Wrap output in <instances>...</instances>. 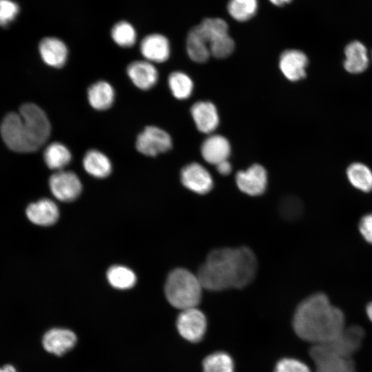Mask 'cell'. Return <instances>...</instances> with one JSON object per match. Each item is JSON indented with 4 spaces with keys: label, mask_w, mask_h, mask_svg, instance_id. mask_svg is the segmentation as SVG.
<instances>
[{
    "label": "cell",
    "mask_w": 372,
    "mask_h": 372,
    "mask_svg": "<svg viewBox=\"0 0 372 372\" xmlns=\"http://www.w3.org/2000/svg\"><path fill=\"white\" fill-rule=\"evenodd\" d=\"M203 289L197 274L179 268L169 274L165 285V293L171 305L184 310L197 307L201 300Z\"/></svg>",
    "instance_id": "obj_4"
},
{
    "label": "cell",
    "mask_w": 372,
    "mask_h": 372,
    "mask_svg": "<svg viewBox=\"0 0 372 372\" xmlns=\"http://www.w3.org/2000/svg\"><path fill=\"white\" fill-rule=\"evenodd\" d=\"M39 51L45 64L55 68H62L66 63L68 50L65 43L56 37H45L39 45Z\"/></svg>",
    "instance_id": "obj_17"
},
{
    "label": "cell",
    "mask_w": 372,
    "mask_h": 372,
    "mask_svg": "<svg viewBox=\"0 0 372 372\" xmlns=\"http://www.w3.org/2000/svg\"><path fill=\"white\" fill-rule=\"evenodd\" d=\"M140 52L146 61L152 63H163L169 57V42L163 34H151L141 41Z\"/></svg>",
    "instance_id": "obj_15"
},
{
    "label": "cell",
    "mask_w": 372,
    "mask_h": 372,
    "mask_svg": "<svg viewBox=\"0 0 372 372\" xmlns=\"http://www.w3.org/2000/svg\"><path fill=\"white\" fill-rule=\"evenodd\" d=\"M234 41L229 34L220 39L209 45L210 53L217 59L229 56L234 51Z\"/></svg>",
    "instance_id": "obj_31"
},
{
    "label": "cell",
    "mask_w": 372,
    "mask_h": 372,
    "mask_svg": "<svg viewBox=\"0 0 372 372\" xmlns=\"http://www.w3.org/2000/svg\"><path fill=\"white\" fill-rule=\"evenodd\" d=\"M76 340L75 333L71 330L53 328L45 333L42 344L46 351L56 355H62L74 347Z\"/></svg>",
    "instance_id": "obj_12"
},
{
    "label": "cell",
    "mask_w": 372,
    "mask_h": 372,
    "mask_svg": "<svg viewBox=\"0 0 372 372\" xmlns=\"http://www.w3.org/2000/svg\"><path fill=\"white\" fill-rule=\"evenodd\" d=\"M258 9L257 0H229L227 10L231 17L240 22L251 19Z\"/></svg>",
    "instance_id": "obj_29"
},
{
    "label": "cell",
    "mask_w": 372,
    "mask_h": 372,
    "mask_svg": "<svg viewBox=\"0 0 372 372\" xmlns=\"http://www.w3.org/2000/svg\"><path fill=\"white\" fill-rule=\"evenodd\" d=\"M256 270V258L250 249L225 247L209 253L197 276L203 289L221 291L247 286Z\"/></svg>",
    "instance_id": "obj_1"
},
{
    "label": "cell",
    "mask_w": 372,
    "mask_h": 372,
    "mask_svg": "<svg viewBox=\"0 0 372 372\" xmlns=\"http://www.w3.org/2000/svg\"><path fill=\"white\" fill-rule=\"evenodd\" d=\"M135 145L141 154L155 156L170 150L172 147V140L170 135L163 129L149 125L137 136Z\"/></svg>",
    "instance_id": "obj_6"
},
{
    "label": "cell",
    "mask_w": 372,
    "mask_h": 372,
    "mask_svg": "<svg viewBox=\"0 0 372 372\" xmlns=\"http://www.w3.org/2000/svg\"><path fill=\"white\" fill-rule=\"evenodd\" d=\"M113 41L122 48H130L136 41V32L130 23L121 21L116 23L111 30Z\"/></svg>",
    "instance_id": "obj_30"
},
{
    "label": "cell",
    "mask_w": 372,
    "mask_h": 372,
    "mask_svg": "<svg viewBox=\"0 0 372 372\" xmlns=\"http://www.w3.org/2000/svg\"><path fill=\"white\" fill-rule=\"evenodd\" d=\"M127 74L133 84L142 90L153 87L158 79L154 64L146 60L134 61L127 67Z\"/></svg>",
    "instance_id": "obj_14"
},
{
    "label": "cell",
    "mask_w": 372,
    "mask_h": 372,
    "mask_svg": "<svg viewBox=\"0 0 372 372\" xmlns=\"http://www.w3.org/2000/svg\"><path fill=\"white\" fill-rule=\"evenodd\" d=\"M87 101L91 107L96 110L109 109L113 104L115 92L108 82L99 81L92 84L87 92Z\"/></svg>",
    "instance_id": "obj_20"
},
{
    "label": "cell",
    "mask_w": 372,
    "mask_h": 372,
    "mask_svg": "<svg viewBox=\"0 0 372 372\" xmlns=\"http://www.w3.org/2000/svg\"><path fill=\"white\" fill-rule=\"evenodd\" d=\"M46 165L52 170H63L72 160L70 149L63 143L54 142L49 144L43 152Z\"/></svg>",
    "instance_id": "obj_23"
},
{
    "label": "cell",
    "mask_w": 372,
    "mask_h": 372,
    "mask_svg": "<svg viewBox=\"0 0 372 372\" xmlns=\"http://www.w3.org/2000/svg\"><path fill=\"white\" fill-rule=\"evenodd\" d=\"M216 166L217 171L222 175H228L231 171V165L228 160L223 161Z\"/></svg>",
    "instance_id": "obj_36"
},
{
    "label": "cell",
    "mask_w": 372,
    "mask_h": 372,
    "mask_svg": "<svg viewBox=\"0 0 372 372\" xmlns=\"http://www.w3.org/2000/svg\"><path fill=\"white\" fill-rule=\"evenodd\" d=\"M366 312L369 319L372 322V302H371L370 303L367 304L366 308Z\"/></svg>",
    "instance_id": "obj_39"
},
{
    "label": "cell",
    "mask_w": 372,
    "mask_h": 372,
    "mask_svg": "<svg viewBox=\"0 0 372 372\" xmlns=\"http://www.w3.org/2000/svg\"><path fill=\"white\" fill-rule=\"evenodd\" d=\"M200 152L204 160L209 164L216 165L228 160L231 146L228 140L221 135H211L202 143Z\"/></svg>",
    "instance_id": "obj_19"
},
{
    "label": "cell",
    "mask_w": 372,
    "mask_h": 372,
    "mask_svg": "<svg viewBox=\"0 0 372 372\" xmlns=\"http://www.w3.org/2000/svg\"><path fill=\"white\" fill-rule=\"evenodd\" d=\"M358 228L364 239L372 245V213L361 218Z\"/></svg>",
    "instance_id": "obj_35"
},
{
    "label": "cell",
    "mask_w": 372,
    "mask_h": 372,
    "mask_svg": "<svg viewBox=\"0 0 372 372\" xmlns=\"http://www.w3.org/2000/svg\"><path fill=\"white\" fill-rule=\"evenodd\" d=\"M203 372H234L231 357L223 351L207 355L203 362Z\"/></svg>",
    "instance_id": "obj_28"
},
{
    "label": "cell",
    "mask_w": 372,
    "mask_h": 372,
    "mask_svg": "<svg viewBox=\"0 0 372 372\" xmlns=\"http://www.w3.org/2000/svg\"><path fill=\"white\" fill-rule=\"evenodd\" d=\"M180 180L186 188L198 194L208 193L214 185L210 173L198 163L188 164L182 169Z\"/></svg>",
    "instance_id": "obj_11"
},
{
    "label": "cell",
    "mask_w": 372,
    "mask_h": 372,
    "mask_svg": "<svg viewBox=\"0 0 372 372\" xmlns=\"http://www.w3.org/2000/svg\"><path fill=\"white\" fill-rule=\"evenodd\" d=\"M107 278L109 283L118 289H130L136 282L134 271L121 265L111 267L107 271Z\"/></svg>",
    "instance_id": "obj_26"
},
{
    "label": "cell",
    "mask_w": 372,
    "mask_h": 372,
    "mask_svg": "<svg viewBox=\"0 0 372 372\" xmlns=\"http://www.w3.org/2000/svg\"><path fill=\"white\" fill-rule=\"evenodd\" d=\"M84 169L90 175L98 178L108 176L112 169V165L109 158L102 152L92 149L88 150L83 158Z\"/></svg>",
    "instance_id": "obj_22"
},
{
    "label": "cell",
    "mask_w": 372,
    "mask_h": 372,
    "mask_svg": "<svg viewBox=\"0 0 372 372\" xmlns=\"http://www.w3.org/2000/svg\"><path fill=\"white\" fill-rule=\"evenodd\" d=\"M280 211L284 218L289 220L296 219L300 217L302 212V205L298 198L288 196L281 202Z\"/></svg>",
    "instance_id": "obj_32"
},
{
    "label": "cell",
    "mask_w": 372,
    "mask_h": 372,
    "mask_svg": "<svg viewBox=\"0 0 372 372\" xmlns=\"http://www.w3.org/2000/svg\"><path fill=\"white\" fill-rule=\"evenodd\" d=\"M364 331L358 326H351L344 329L332 340L317 345L326 353L350 358L361 346Z\"/></svg>",
    "instance_id": "obj_5"
},
{
    "label": "cell",
    "mask_w": 372,
    "mask_h": 372,
    "mask_svg": "<svg viewBox=\"0 0 372 372\" xmlns=\"http://www.w3.org/2000/svg\"><path fill=\"white\" fill-rule=\"evenodd\" d=\"M307 64V56L300 50H287L280 56V69L283 75L291 81L305 77Z\"/></svg>",
    "instance_id": "obj_13"
},
{
    "label": "cell",
    "mask_w": 372,
    "mask_h": 372,
    "mask_svg": "<svg viewBox=\"0 0 372 372\" xmlns=\"http://www.w3.org/2000/svg\"><path fill=\"white\" fill-rule=\"evenodd\" d=\"M273 372H311V371L302 361L287 358L277 362Z\"/></svg>",
    "instance_id": "obj_34"
},
{
    "label": "cell",
    "mask_w": 372,
    "mask_h": 372,
    "mask_svg": "<svg viewBox=\"0 0 372 372\" xmlns=\"http://www.w3.org/2000/svg\"><path fill=\"white\" fill-rule=\"evenodd\" d=\"M344 69L352 74L364 72L369 65V57L365 45L358 41L349 43L344 49Z\"/></svg>",
    "instance_id": "obj_21"
},
{
    "label": "cell",
    "mask_w": 372,
    "mask_h": 372,
    "mask_svg": "<svg viewBox=\"0 0 372 372\" xmlns=\"http://www.w3.org/2000/svg\"><path fill=\"white\" fill-rule=\"evenodd\" d=\"M350 183L356 189L369 192L372 190V172L364 164L353 163L347 169Z\"/></svg>",
    "instance_id": "obj_25"
},
{
    "label": "cell",
    "mask_w": 372,
    "mask_h": 372,
    "mask_svg": "<svg viewBox=\"0 0 372 372\" xmlns=\"http://www.w3.org/2000/svg\"><path fill=\"white\" fill-rule=\"evenodd\" d=\"M207 326L205 314L196 307L181 310L176 319L179 334L191 342H198L203 338Z\"/></svg>",
    "instance_id": "obj_7"
},
{
    "label": "cell",
    "mask_w": 372,
    "mask_h": 372,
    "mask_svg": "<svg viewBox=\"0 0 372 372\" xmlns=\"http://www.w3.org/2000/svg\"><path fill=\"white\" fill-rule=\"evenodd\" d=\"M20 10L18 3L12 0H0V26H6L12 22Z\"/></svg>",
    "instance_id": "obj_33"
},
{
    "label": "cell",
    "mask_w": 372,
    "mask_h": 372,
    "mask_svg": "<svg viewBox=\"0 0 372 372\" xmlns=\"http://www.w3.org/2000/svg\"><path fill=\"white\" fill-rule=\"evenodd\" d=\"M238 189L249 196H259L264 193L267 185V174L260 165L254 164L236 175Z\"/></svg>",
    "instance_id": "obj_10"
},
{
    "label": "cell",
    "mask_w": 372,
    "mask_h": 372,
    "mask_svg": "<svg viewBox=\"0 0 372 372\" xmlns=\"http://www.w3.org/2000/svg\"><path fill=\"white\" fill-rule=\"evenodd\" d=\"M186 49L189 58L196 63L207 61L211 55L209 45L196 26L192 28L187 34Z\"/></svg>",
    "instance_id": "obj_24"
},
{
    "label": "cell",
    "mask_w": 372,
    "mask_h": 372,
    "mask_svg": "<svg viewBox=\"0 0 372 372\" xmlns=\"http://www.w3.org/2000/svg\"><path fill=\"white\" fill-rule=\"evenodd\" d=\"M49 187L53 196L62 202H71L76 199L82 191V184L73 172L60 170L55 172L49 179Z\"/></svg>",
    "instance_id": "obj_8"
},
{
    "label": "cell",
    "mask_w": 372,
    "mask_h": 372,
    "mask_svg": "<svg viewBox=\"0 0 372 372\" xmlns=\"http://www.w3.org/2000/svg\"><path fill=\"white\" fill-rule=\"evenodd\" d=\"M25 214L30 222L44 227L54 224L59 217L56 204L48 198L41 199L30 204L26 208Z\"/></svg>",
    "instance_id": "obj_16"
},
{
    "label": "cell",
    "mask_w": 372,
    "mask_h": 372,
    "mask_svg": "<svg viewBox=\"0 0 372 372\" xmlns=\"http://www.w3.org/2000/svg\"><path fill=\"white\" fill-rule=\"evenodd\" d=\"M168 85L172 95L179 100L189 98L194 88L191 78L184 72L176 71L168 77Z\"/></svg>",
    "instance_id": "obj_27"
},
{
    "label": "cell",
    "mask_w": 372,
    "mask_h": 372,
    "mask_svg": "<svg viewBox=\"0 0 372 372\" xmlns=\"http://www.w3.org/2000/svg\"><path fill=\"white\" fill-rule=\"evenodd\" d=\"M0 372H19L14 366L7 364L0 366Z\"/></svg>",
    "instance_id": "obj_37"
},
{
    "label": "cell",
    "mask_w": 372,
    "mask_h": 372,
    "mask_svg": "<svg viewBox=\"0 0 372 372\" xmlns=\"http://www.w3.org/2000/svg\"><path fill=\"white\" fill-rule=\"evenodd\" d=\"M1 135L6 145L17 152L29 153L40 149L50 136L51 125L45 112L32 103L23 104L18 113L3 118Z\"/></svg>",
    "instance_id": "obj_3"
},
{
    "label": "cell",
    "mask_w": 372,
    "mask_h": 372,
    "mask_svg": "<svg viewBox=\"0 0 372 372\" xmlns=\"http://www.w3.org/2000/svg\"><path fill=\"white\" fill-rule=\"evenodd\" d=\"M316 372H356L354 362L350 358L330 354L313 344L309 351Z\"/></svg>",
    "instance_id": "obj_9"
},
{
    "label": "cell",
    "mask_w": 372,
    "mask_h": 372,
    "mask_svg": "<svg viewBox=\"0 0 372 372\" xmlns=\"http://www.w3.org/2000/svg\"><path fill=\"white\" fill-rule=\"evenodd\" d=\"M190 111L195 125L200 132L210 134L218 127L219 116L216 106L211 102H196Z\"/></svg>",
    "instance_id": "obj_18"
},
{
    "label": "cell",
    "mask_w": 372,
    "mask_h": 372,
    "mask_svg": "<svg viewBox=\"0 0 372 372\" xmlns=\"http://www.w3.org/2000/svg\"><path fill=\"white\" fill-rule=\"evenodd\" d=\"M273 5L276 6H282L287 3H289L291 0H269Z\"/></svg>",
    "instance_id": "obj_38"
},
{
    "label": "cell",
    "mask_w": 372,
    "mask_h": 372,
    "mask_svg": "<svg viewBox=\"0 0 372 372\" xmlns=\"http://www.w3.org/2000/svg\"><path fill=\"white\" fill-rule=\"evenodd\" d=\"M292 324L301 339L318 344L332 340L344 329V316L325 294L316 293L299 304Z\"/></svg>",
    "instance_id": "obj_2"
}]
</instances>
